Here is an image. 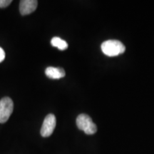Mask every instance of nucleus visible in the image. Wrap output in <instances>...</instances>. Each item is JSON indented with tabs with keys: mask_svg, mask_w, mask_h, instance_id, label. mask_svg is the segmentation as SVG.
I'll list each match as a JSON object with an SVG mask.
<instances>
[{
	"mask_svg": "<svg viewBox=\"0 0 154 154\" xmlns=\"http://www.w3.org/2000/svg\"><path fill=\"white\" fill-rule=\"evenodd\" d=\"M101 47L103 53L109 57L118 56L126 50L125 46L118 40H108L102 43Z\"/></svg>",
	"mask_w": 154,
	"mask_h": 154,
	"instance_id": "f257e3e1",
	"label": "nucleus"
},
{
	"mask_svg": "<svg viewBox=\"0 0 154 154\" xmlns=\"http://www.w3.org/2000/svg\"><path fill=\"white\" fill-rule=\"evenodd\" d=\"M76 126L79 130H82L87 135L94 134L97 131V127L91 119L85 113L79 115L76 119Z\"/></svg>",
	"mask_w": 154,
	"mask_h": 154,
	"instance_id": "f03ea898",
	"label": "nucleus"
},
{
	"mask_svg": "<svg viewBox=\"0 0 154 154\" xmlns=\"http://www.w3.org/2000/svg\"><path fill=\"white\" fill-rule=\"evenodd\" d=\"M14 109V103L9 97H4L0 100V123H6Z\"/></svg>",
	"mask_w": 154,
	"mask_h": 154,
	"instance_id": "7ed1b4c3",
	"label": "nucleus"
},
{
	"mask_svg": "<svg viewBox=\"0 0 154 154\" xmlns=\"http://www.w3.org/2000/svg\"><path fill=\"white\" fill-rule=\"evenodd\" d=\"M57 124L55 116L50 113L44 119L43 124L41 128V135L43 137H49L53 134Z\"/></svg>",
	"mask_w": 154,
	"mask_h": 154,
	"instance_id": "20e7f679",
	"label": "nucleus"
},
{
	"mask_svg": "<svg viewBox=\"0 0 154 154\" xmlns=\"http://www.w3.org/2000/svg\"><path fill=\"white\" fill-rule=\"evenodd\" d=\"M38 5L36 0H22L19 4V11L20 14L24 15L30 14L36 10Z\"/></svg>",
	"mask_w": 154,
	"mask_h": 154,
	"instance_id": "39448f33",
	"label": "nucleus"
},
{
	"mask_svg": "<svg viewBox=\"0 0 154 154\" xmlns=\"http://www.w3.org/2000/svg\"><path fill=\"white\" fill-rule=\"evenodd\" d=\"M45 74L52 79H59L65 76L64 69L60 67H47L45 70Z\"/></svg>",
	"mask_w": 154,
	"mask_h": 154,
	"instance_id": "423d86ee",
	"label": "nucleus"
},
{
	"mask_svg": "<svg viewBox=\"0 0 154 154\" xmlns=\"http://www.w3.org/2000/svg\"><path fill=\"white\" fill-rule=\"evenodd\" d=\"M51 44L54 47H57L59 50H65L69 47L66 41L61 39V38L57 37V36L52 38V39L51 40Z\"/></svg>",
	"mask_w": 154,
	"mask_h": 154,
	"instance_id": "0eeeda50",
	"label": "nucleus"
},
{
	"mask_svg": "<svg viewBox=\"0 0 154 154\" xmlns=\"http://www.w3.org/2000/svg\"><path fill=\"white\" fill-rule=\"evenodd\" d=\"M12 2L11 0H0V8H5Z\"/></svg>",
	"mask_w": 154,
	"mask_h": 154,
	"instance_id": "6e6552de",
	"label": "nucleus"
},
{
	"mask_svg": "<svg viewBox=\"0 0 154 154\" xmlns=\"http://www.w3.org/2000/svg\"><path fill=\"white\" fill-rule=\"evenodd\" d=\"M5 59V52L2 48L0 47V63L2 62Z\"/></svg>",
	"mask_w": 154,
	"mask_h": 154,
	"instance_id": "1a4fd4ad",
	"label": "nucleus"
}]
</instances>
